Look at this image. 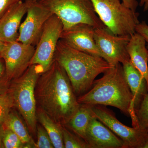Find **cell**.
<instances>
[{
    "label": "cell",
    "instance_id": "obj_1",
    "mask_svg": "<svg viewBox=\"0 0 148 148\" xmlns=\"http://www.w3.org/2000/svg\"><path fill=\"white\" fill-rule=\"evenodd\" d=\"M35 96L37 108L64 126L80 106L67 74L54 59L50 68L39 78Z\"/></svg>",
    "mask_w": 148,
    "mask_h": 148
},
{
    "label": "cell",
    "instance_id": "obj_30",
    "mask_svg": "<svg viewBox=\"0 0 148 148\" xmlns=\"http://www.w3.org/2000/svg\"><path fill=\"white\" fill-rule=\"evenodd\" d=\"M4 129V126L3 125H0V148H4L2 142Z\"/></svg>",
    "mask_w": 148,
    "mask_h": 148
},
{
    "label": "cell",
    "instance_id": "obj_6",
    "mask_svg": "<svg viewBox=\"0 0 148 148\" xmlns=\"http://www.w3.org/2000/svg\"><path fill=\"white\" fill-rule=\"evenodd\" d=\"M94 9L106 28L114 35L135 34L139 14L128 8L120 0H91Z\"/></svg>",
    "mask_w": 148,
    "mask_h": 148
},
{
    "label": "cell",
    "instance_id": "obj_17",
    "mask_svg": "<svg viewBox=\"0 0 148 148\" xmlns=\"http://www.w3.org/2000/svg\"><path fill=\"white\" fill-rule=\"evenodd\" d=\"M95 116L91 106L80 104L79 108L76 113L65 126L86 141L88 127L90 121Z\"/></svg>",
    "mask_w": 148,
    "mask_h": 148
},
{
    "label": "cell",
    "instance_id": "obj_27",
    "mask_svg": "<svg viewBox=\"0 0 148 148\" xmlns=\"http://www.w3.org/2000/svg\"><path fill=\"white\" fill-rule=\"evenodd\" d=\"M24 0H0V18L12 6Z\"/></svg>",
    "mask_w": 148,
    "mask_h": 148
},
{
    "label": "cell",
    "instance_id": "obj_15",
    "mask_svg": "<svg viewBox=\"0 0 148 148\" xmlns=\"http://www.w3.org/2000/svg\"><path fill=\"white\" fill-rule=\"evenodd\" d=\"M127 50L130 62L145 78L148 88V49L145 40L135 32L130 36Z\"/></svg>",
    "mask_w": 148,
    "mask_h": 148
},
{
    "label": "cell",
    "instance_id": "obj_7",
    "mask_svg": "<svg viewBox=\"0 0 148 148\" xmlns=\"http://www.w3.org/2000/svg\"><path fill=\"white\" fill-rule=\"evenodd\" d=\"M63 30L64 26L61 20L52 14L45 24L31 65H40L44 72L50 68L54 61L56 47Z\"/></svg>",
    "mask_w": 148,
    "mask_h": 148
},
{
    "label": "cell",
    "instance_id": "obj_32",
    "mask_svg": "<svg viewBox=\"0 0 148 148\" xmlns=\"http://www.w3.org/2000/svg\"><path fill=\"white\" fill-rule=\"evenodd\" d=\"M34 1H37V0H34Z\"/></svg>",
    "mask_w": 148,
    "mask_h": 148
},
{
    "label": "cell",
    "instance_id": "obj_2",
    "mask_svg": "<svg viewBox=\"0 0 148 148\" xmlns=\"http://www.w3.org/2000/svg\"><path fill=\"white\" fill-rule=\"evenodd\" d=\"M54 59L66 72L77 98L90 90L98 75L114 66L102 57L75 49L61 39Z\"/></svg>",
    "mask_w": 148,
    "mask_h": 148
},
{
    "label": "cell",
    "instance_id": "obj_16",
    "mask_svg": "<svg viewBox=\"0 0 148 148\" xmlns=\"http://www.w3.org/2000/svg\"><path fill=\"white\" fill-rule=\"evenodd\" d=\"M125 77L132 96V108L134 112L140 107L148 92L147 84L145 78L130 62L122 64Z\"/></svg>",
    "mask_w": 148,
    "mask_h": 148
},
{
    "label": "cell",
    "instance_id": "obj_29",
    "mask_svg": "<svg viewBox=\"0 0 148 148\" xmlns=\"http://www.w3.org/2000/svg\"><path fill=\"white\" fill-rule=\"evenodd\" d=\"M139 5L144 7V11H147L148 10V0H140Z\"/></svg>",
    "mask_w": 148,
    "mask_h": 148
},
{
    "label": "cell",
    "instance_id": "obj_25",
    "mask_svg": "<svg viewBox=\"0 0 148 148\" xmlns=\"http://www.w3.org/2000/svg\"><path fill=\"white\" fill-rule=\"evenodd\" d=\"M10 82L7 75L4 61L0 56V94L8 92Z\"/></svg>",
    "mask_w": 148,
    "mask_h": 148
},
{
    "label": "cell",
    "instance_id": "obj_11",
    "mask_svg": "<svg viewBox=\"0 0 148 148\" xmlns=\"http://www.w3.org/2000/svg\"><path fill=\"white\" fill-rule=\"evenodd\" d=\"M35 49V46L18 41L6 43L0 56L4 61L10 82L21 75L31 65Z\"/></svg>",
    "mask_w": 148,
    "mask_h": 148
},
{
    "label": "cell",
    "instance_id": "obj_21",
    "mask_svg": "<svg viewBox=\"0 0 148 148\" xmlns=\"http://www.w3.org/2000/svg\"><path fill=\"white\" fill-rule=\"evenodd\" d=\"M63 142L64 148H90L88 144L84 140L63 125Z\"/></svg>",
    "mask_w": 148,
    "mask_h": 148
},
{
    "label": "cell",
    "instance_id": "obj_4",
    "mask_svg": "<svg viewBox=\"0 0 148 148\" xmlns=\"http://www.w3.org/2000/svg\"><path fill=\"white\" fill-rule=\"evenodd\" d=\"M44 73L41 66L32 64L20 77L11 81L9 93L14 106L23 117L30 132H37V106L35 88L39 78Z\"/></svg>",
    "mask_w": 148,
    "mask_h": 148
},
{
    "label": "cell",
    "instance_id": "obj_13",
    "mask_svg": "<svg viewBox=\"0 0 148 148\" xmlns=\"http://www.w3.org/2000/svg\"><path fill=\"white\" fill-rule=\"evenodd\" d=\"M86 142L90 148H124L122 140L95 116L88 127Z\"/></svg>",
    "mask_w": 148,
    "mask_h": 148
},
{
    "label": "cell",
    "instance_id": "obj_24",
    "mask_svg": "<svg viewBox=\"0 0 148 148\" xmlns=\"http://www.w3.org/2000/svg\"><path fill=\"white\" fill-rule=\"evenodd\" d=\"M37 142L35 148H53V143L46 130L41 125H37Z\"/></svg>",
    "mask_w": 148,
    "mask_h": 148
},
{
    "label": "cell",
    "instance_id": "obj_8",
    "mask_svg": "<svg viewBox=\"0 0 148 148\" xmlns=\"http://www.w3.org/2000/svg\"><path fill=\"white\" fill-rule=\"evenodd\" d=\"M95 117L122 140L124 148H144L148 133L138 127H130L122 123L114 114L103 106H91Z\"/></svg>",
    "mask_w": 148,
    "mask_h": 148
},
{
    "label": "cell",
    "instance_id": "obj_18",
    "mask_svg": "<svg viewBox=\"0 0 148 148\" xmlns=\"http://www.w3.org/2000/svg\"><path fill=\"white\" fill-rule=\"evenodd\" d=\"M37 121L44 127L50 137L55 148H64L63 125L58 124L39 109L37 108Z\"/></svg>",
    "mask_w": 148,
    "mask_h": 148
},
{
    "label": "cell",
    "instance_id": "obj_3",
    "mask_svg": "<svg viewBox=\"0 0 148 148\" xmlns=\"http://www.w3.org/2000/svg\"><path fill=\"white\" fill-rule=\"evenodd\" d=\"M94 81L90 90L77 98L79 104L110 106L129 115L132 121L135 117L132 96L125 77L122 65L118 64Z\"/></svg>",
    "mask_w": 148,
    "mask_h": 148
},
{
    "label": "cell",
    "instance_id": "obj_5",
    "mask_svg": "<svg viewBox=\"0 0 148 148\" xmlns=\"http://www.w3.org/2000/svg\"><path fill=\"white\" fill-rule=\"evenodd\" d=\"M61 20L64 30L77 24H89L95 29L106 28L91 0H37Z\"/></svg>",
    "mask_w": 148,
    "mask_h": 148
},
{
    "label": "cell",
    "instance_id": "obj_14",
    "mask_svg": "<svg viewBox=\"0 0 148 148\" xmlns=\"http://www.w3.org/2000/svg\"><path fill=\"white\" fill-rule=\"evenodd\" d=\"M26 0L14 4L0 18V39L6 43L17 41L21 20L27 13Z\"/></svg>",
    "mask_w": 148,
    "mask_h": 148
},
{
    "label": "cell",
    "instance_id": "obj_23",
    "mask_svg": "<svg viewBox=\"0 0 148 148\" xmlns=\"http://www.w3.org/2000/svg\"><path fill=\"white\" fill-rule=\"evenodd\" d=\"M2 142L4 148H21L24 147V143L18 135L12 130L5 127Z\"/></svg>",
    "mask_w": 148,
    "mask_h": 148
},
{
    "label": "cell",
    "instance_id": "obj_19",
    "mask_svg": "<svg viewBox=\"0 0 148 148\" xmlns=\"http://www.w3.org/2000/svg\"><path fill=\"white\" fill-rule=\"evenodd\" d=\"M3 125L18 135L24 144V148H35L36 143L29 134L28 128L16 112L12 110Z\"/></svg>",
    "mask_w": 148,
    "mask_h": 148
},
{
    "label": "cell",
    "instance_id": "obj_26",
    "mask_svg": "<svg viewBox=\"0 0 148 148\" xmlns=\"http://www.w3.org/2000/svg\"><path fill=\"white\" fill-rule=\"evenodd\" d=\"M136 32L140 34L145 40L148 49V25L145 21L140 22L135 29Z\"/></svg>",
    "mask_w": 148,
    "mask_h": 148
},
{
    "label": "cell",
    "instance_id": "obj_10",
    "mask_svg": "<svg viewBox=\"0 0 148 148\" xmlns=\"http://www.w3.org/2000/svg\"><path fill=\"white\" fill-rule=\"evenodd\" d=\"M26 1L27 16L19 27L17 41L35 47L38 43L45 22L53 14L37 1Z\"/></svg>",
    "mask_w": 148,
    "mask_h": 148
},
{
    "label": "cell",
    "instance_id": "obj_28",
    "mask_svg": "<svg viewBox=\"0 0 148 148\" xmlns=\"http://www.w3.org/2000/svg\"><path fill=\"white\" fill-rule=\"evenodd\" d=\"M122 2L125 5L132 10L136 12L138 5V3L137 0H121Z\"/></svg>",
    "mask_w": 148,
    "mask_h": 148
},
{
    "label": "cell",
    "instance_id": "obj_22",
    "mask_svg": "<svg viewBox=\"0 0 148 148\" xmlns=\"http://www.w3.org/2000/svg\"><path fill=\"white\" fill-rule=\"evenodd\" d=\"M14 106L12 98L8 92L0 94V125H3Z\"/></svg>",
    "mask_w": 148,
    "mask_h": 148
},
{
    "label": "cell",
    "instance_id": "obj_9",
    "mask_svg": "<svg viewBox=\"0 0 148 148\" xmlns=\"http://www.w3.org/2000/svg\"><path fill=\"white\" fill-rule=\"evenodd\" d=\"M130 36L114 34L108 28L95 29L94 39L102 58L115 66L130 61L127 46Z\"/></svg>",
    "mask_w": 148,
    "mask_h": 148
},
{
    "label": "cell",
    "instance_id": "obj_12",
    "mask_svg": "<svg viewBox=\"0 0 148 148\" xmlns=\"http://www.w3.org/2000/svg\"><path fill=\"white\" fill-rule=\"evenodd\" d=\"M95 29L89 24H77L63 30L60 39L75 49L102 58L94 39Z\"/></svg>",
    "mask_w": 148,
    "mask_h": 148
},
{
    "label": "cell",
    "instance_id": "obj_31",
    "mask_svg": "<svg viewBox=\"0 0 148 148\" xmlns=\"http://www.w3.org/2000/svg\"><path fill=\"white\" fill-rule=\"evenodd\" d=\"M6 44V42L3 41L2 40L0 39V53L2 51Z\"/></svg>",
    "mask_w": 148,
    "mask_h": 148
},
{
    "label": "cell",
    "instance_id": "obj_20",
    "mask_svg": "<svg viewBox=\"0 0 148 148\" xmlns=\"http://www.w3.org/2000/svg\"><path fill=\"white\" fill-rule=\"evenodd\" d=\"M133 127H138L148 133V92L140 107L135 112Z\"/></svg>",
    "mask_w": 148,
    "mask_h": 148
}]
</instances>
